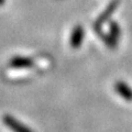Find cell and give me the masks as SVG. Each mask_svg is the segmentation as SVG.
I'll list each match as a JSON object with an SVG mask.
<instances>
[{"label": "cell", "instance_id": "3957f363", "mask_svg": "<svg viewBox=\"0 0 132 132\" xmlns=\"http://www.w3.org/2000/svg\"><path fill=\"white\" fill-rule=\"evenodd\" d=\"M114 90L117 92V94L120 96L122 99H125L126 101L131 102L132 101V88L126 81L118 80L114 84Z\"/></svg>", "mask_w": 132, "mask_h": 132}, {"label": "cell", "instance_id": "277c9868", "mask_svg": "<svg viewBox=\"0 0 132 132\" xmlns=\"http://www.w3.org/2000/svg\"><path fill=\"white\" fill-rule=\"evenodd\" d=\"M84 36H85V32L82 27L76 26L72 31L71 39H69V45L73 48H79L81 46L82 41H84Z\"/></svg>", "mask_w": 132, "mask_h": 132}, {"label": "cell", "instance_id": "5b68a950", "mask_svg": "<svg viewBox=\"0 0 132 132\" xmlns=\"http://www.w3.org/2000/svg\"><path fill=\"white\" fill-rule=\"evenodd\" d=\"M109 35L114 40V42L118 44L119 39H120V35H121V30H120V27H119V24L117 22H111L110 23Z\"/></svg>", "mask_w": 132, "mask_h": 132}, {"label": "cell", "instance_id": "6da1fadb", "mask_svg": "<svg viewBox=\"0 0 132 132\" xmlns=\"http://www.w3.org/2000/svg\"><path fill=\"white\" fill-rule=\"evenodd\" d=\"M119 5H120V0H113V1H111L108 5V7L105 9V11L99 15V18L96 20V22H95V29H96L98 32H100V29L102 28V26L106 23V21L109 20V18L112 15V13L117 10Z\"/></svg>", "mask_w": 132, "mask_h": 132}, {"label": "cell", "instance_id": "7a4b0ae2", "mask_svg": "<svg viewBox=\"0 0 132 132\" xmlns=\"http://www.w3.org/2000/svg\"><path fill=\"white\" fill-rule=\"evenodd\" d=\"M2 120H3L5 126L8 127L13 132H32V130L29 127H26L24 125H22L20 121H18L16 119H14L13 117H11L9 114L5 116L2 118Z\"/></svg>", "mask_w": 132, "mask_h": 132}, {"label": "cell", "instance_id": "8992f818", "mask_svg": "<svg viewBox=\"0 0 132 132\" xmlns=\"http://www.w3.org/2000/svg\"><path fill=\"white\" fill-rule=\"evenodd\" d=\"M5 3V0H0V6H2Z\"/></svg>", "mask_w": 132, "mask_h": 132}]
</instances>
